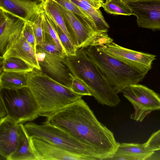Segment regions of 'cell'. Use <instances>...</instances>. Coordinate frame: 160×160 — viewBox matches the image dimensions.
<instances>
[{"instance_id":"6da1fadb","label":"cell","mask_w":160,"mask_h":160,"mask_svg":"<svg viewBox=\"0 0 160 160\" xmlns=\"http://www.w3.org/2000/svg\"><path fill=\"white\" fill-rule=\"evenodd\" d=\"M44 122L62 130L89 147L99 160H110L120 144L82 98L54 112Z\"/></svg>"},{"instance_id":"7a4b0ae2","label":"cell","mask_w":160,"mask_h":160,"mask_svg":"<svg viewBox=\"0 0 160 160\" xmlns=\"http://www.w3.org/2000/svg\"><path fill=\"white\" fill-rule=\"evenodd\" d=\"M28 87L38 105L40 116L47 117L83 96L55 81L41 70L26 73Z\"/></svg>"},{"instance_id":"3957f363","label":"cell","mask_w":160,"mask_h":160,"mask_svg":"<svg viewBox=\"0 0 160 160\" xmlns=\"http://www.w3.org/2000/svg\"><path fill=\"white\" fill-rule=\"evenodd\" d=\"M84 50L117 94L126 87L141 82L151 69L142 64L119 60L102 50L98 46H90Z\"/></svg>"},{"instance_id":"277c9868","label":"cell","mask_w":160,"mask_h":160,"mask_svg":"<svg viewBox=\"0 0 160 160\" xmlns=\"http://www.w3.org/2000/svg\"><path fill=\"white\" fill-rule=\"evenodd\" d=\"M63 61L74 76L82 79L88 86L98 102L102 105L116 106L121 101L116 92L97 66L80 48L75 56L68 55Z\"/></svg>"},{"instance_id":"5b68a950","label":"cell","mask_w":160,"mask_h":160,"mask_svg":"<svg viewBox=\"0 0 160 160\" xmlns=\"http://www.w3.org/2000/svg\"><path fill=\"white\" fill-rule=\"evenodd\" d=\"M29 138H36L57 146L87 160H99L89 147L62 130L46 123L29 122L24 125Z\"/></svg>"},{"instance_id":"8992f818","label":"cell","mask_w":160,"mask_h":160,"mask_svg":"<svg viewBox=\"0 0 160 160\" xmlns=\"http://www.w3.org/2000/svg\"><path fill=\"white\" fill-rule=\"evenodd\" d=\"M0 98L7 116L16 123L32 121L40 116L38 104L28 87L0 89Z\"/></svg>"},{"instance_id":"52a82bcc","label":"cell","mask_w":160,"mask_h":160,"mask_svg":"<svg viewBox=\"0 0 160 160\" xmlns=\"http://www.w3.org/2000/svg\"><path fill=\"white\" fill-rule=\"evenodd\" d=\"M122 92L134 107V112L130 115L132 119L141 122L152 112L160 110V96L144 85H131Z\"/></svg>"},{"instance_id":"ba28073f","label":"cell","mask_w":160,"mask_h":160,"mask_svg":"<svg viewBox=\"0 0 160 160\" xmlns=\"http://www.w3.org/2000/svg\"><path fill=\"white\" fill-rule=\"evenodd\" d=\"M37 58L41 70L51 78L70 88L72 75L61 56L48 52L37 46Z\"/></svg>"},{"instance_id":"9c48e42d","label":"cell","mask_w":160,"mask_h":160,"mask_svg":"<svg viewBox=\"0 0 160 160\" xmlns=\"http://www.w3.org/2000/svg\"><path fill=\"white\" fill-rule=\"evenodd\" d=\"M139 27L160 30V0H138L127 3Z\"/></svg>"},{"instance_id":"30bf717a","label":"cell","mask_w":160,"mask_h":160,"mask_svg":"<svg viewBox=\"0 0 160 160\" xmlns=\"http://www.w3.org/2000/svg\"><path fill=\"white\" fill-rule=\"evenodd\" d=\"M43 2L31 0H0V8L31 23L44 11Z\"/></svg>"},{"instance_id":"8fae6325","label":"cell","mask_w":160,"mask_h":160,"mask_svg":"<svg viewBox=\"0 0 160 160\" xmlns=\"http://www.w3.org/2000/svg\"><path fill=\"white\" fill-rule=\"evenodd\" d=\"M10 57L19 58L34 68L41 70L36 51L27 42L22 33L9 41L0 58Z\"/></svg>"},{"instance_id":"7c38bea8","label":"cell","mask_w":160,"mask_h":160,"mask_svg":"<svg viewBox=\"0 0 160 160\" xmlns=\"http://www.w3.org/2000/svg\"><path fill=\"white\" fill-rule=\"evenodd\" d=\"M32 149L37 160H87L57 146L36 138H29Z\"/></svg>"},{"instance_id":"4fadbf2b","label":"cell","mask_w":160,"mask_h":160,"mask_svg":"<svg viewBox=\"0 0 160 160\" xmlns=\"http://www.w3.org/2000/svg\"><path fill=\"white\" fill-rule=\"evenodd\" d=\"M98 46L112 56L128 63L140 64L151 68L156 59L155 55L126 48L113 42Z\"/></svg>"},{"instance_id":"5bb4252c","label":"cell","mask_w":160,"mask_h":160,"mask_svg":"<svg viewBox=\"0 0 160 160\" xmlns=\"http://www.w3.org/2000/svg\"><path fill=\"white\" fill-rule=\"evenodd\" d=\"M19 136V123L7 116L0 118V155L7 160L16 150Z\"/></svg>"},{"instance_id":"9a60e30c","label":"cell","mask_w":160,"mask_h":160,"mask_svg":"<svg viewBox=\"0 0 160 160\" xmlns=\"http://www.w3.org/2000/svg\"><path fill=\"white\" fill-rule=\"evenodd\" d=\"M25 21L0 9V51L3 54L9 41L22 33Z\"/></svg>"},{"instance_id":"2e32d148","label":"cell","mask_w":160,"mask_h":160,"mask_svg":"<svg viewBox=\"0 0 160 160\" xmlns=\"http://www.w3.org/2000/svg\"><path fill=\"white\" fill-rule=\"evenodd\" d=\"M19 136L18 144L16 150L7 160H37L32 149L29 138L25 129L23 123H19Z\"/></svg>"},{"instance_id":"e0dca14e","label":"cell","mask_w":160,"mask_h":160,"mask_svg":"<svg viewBox=\"0 0 160 160\" xmlns=\"http://www.w3.org/2000/svg\"><path fill=\"white\" fill-rule=\"evenodd\" d=\"M154 153L147 148L144 143H120L113 155H127L135 158L136 160L146 159Z\"/></svg>"},{"instance_id":"ac0fdd59","label":"cell","mask_w":160,"mask_h":160,"mask_svg":"<svg viewBox=\"0 0 160 160\" xmlns=\"http://www.w3.org/2000/svg\"><path fill=\"white\" fill-rule=\"evenodd\" d=\"M28 87L26 73L0 72V89L14 90Z\"/></svg>"},{"instance_id":"d6986e66","label":"cell","mask_w":160,"mask_h":160,"mask_svg":"<svg viewBox=\"0 0 160 160\" xmlns=\"http://www.w3.org/2000/svg\"><path fill=\"white\" fill-rule=\"evenodd\" d=\"M87 12L93 19L98 32H108L109 26L100 10L93 7L87 0H70Z\"/></svg>"},{"instance_id":"ffe728a7","label":"cell","mask_w":160,"mask_h":160,"mask_svg":"<svg viewBox=\"0 0 160 160\" xmlns=\"http://www.w3.org/2000/svg\"><path fill=\"white\" fill-rule=\"evenodd\" d=\"M43 6L46 14L58 24L74 45L58 3L54 0H46L43 2Z\"/></svg>"},{"instance_id":"44dd1931","label":"cell","mask_w":160,"mask_h":160,"mask_svg":"<svg viewBox=\"0 0 160 160\" xmlns=\"http://www.w3.org/2000/svg\"><path fill=\"white\" fill-rule=\"evenodd\" d=\"M0 65V72L27 73L34 68L22 60L14 57L1 58Z\"/></svg>"},{"instance_id":"7402d4cb","label":"cell","mask_w":160,"mask_h":160,"mask_svg":"<svg viewBox=\"0 0 160 160\" xmlns=\"http://www.w3.org/2000/svg\"><path fill=\"white\" fill-rule=\"evenodd\" d=\"M58 4L68 10L78 15L87 24L97 32L95 22L91 16L80 7L70 0H54Z\"/></svg>"},{"instance_id":"603a6c76","label":"cell","mask_w":160,"mask_h":160,"mask_svg":"<svg viewBox=\"0 0 160 160\" xmlns=\"http://www.w3.org/2000/svg\"><path fill=\"white\" fill-rule=\"evenodd\" d=\"M102 7L106 12L111 14L125 16L133 15L128 6L121 0H107L104 2Z\"/></svg>"},{"instance_id":"cb8c5ba5","label":"cell","mask_w":160,"mask_h":160,"mask_svg":"<svg viewBox=\"0 0 160 160\" xmlns=\"http://www.w3.org/2000/svg\"><path fill=\"white\" fill-rule=\"evenodd\" d=\"M41 16L43 32L48 34L52 38L63 58L68 56V55L60 40L56 32L44 10L41 13Z\"/></svg>"},{"instance_id":"d4e9b609","label":"cell","mask_w":160,"mask_h":160,"mask_svg":"<svg viewBox=\"0 0 160 160\" xmlns=\"http://www.w3.org/2000/svg\"><path fill=\"white\" fill-rule=\"evenodd\" d=\"M47 16L56 32L67 54L68 55H76L78 49L72 43L67 36L63 32L58 24L48 15Z\"/></svg>"},{"instance_id":"484cf974","label":"cell","mask_w":160,"mask_h":160,"mask_svg":"<svg viewBox=\"0 0 160 160\" xmlns=\"http://www.w3.org/2000/svg\"><path fill=\"white\" fill-rule=\"evenodd\" d=\"M70 88L75 93L83 96H92L91 91L86 83L80 78L73 75Z\"/></svg>"},{"instance_id":"4316f807","label":"cell","mask_w":160,"mask_h":160,"mask_svg":"<svg viewBox=\"0 0 160 160\" xmlns=\"http://www.w3.org/2000/svg\"><path fill=\"white\" fill-rule=\"evenodd\" d=\"M40 47L48 52L60 56L63 58L52 38L48 34L43 32L42 43Z\"/></svg>"},{"instance_id":"83f0119b","label":"cell","mask_w":160,"mask_h":160,"mask_svg":"<svg viewBox=\"0 0 160 160\" xmlns=\"http://www.w3.org/2000/svg\"><path fill=\"white\" fill-rule=\"evenodd\" d=\"M41 13L39 14L36 19L31 23L37 46H42L43 40Z\"/></svg>"},{"instance_id":"f1b7e54d","label":"cell","mask_w":160,"mask_h":160,"mask_svg":"<svg viewBox=\"0 0 160 160\" xmlns=\"http://www.w3.org/2000/svg\"><path fill=\"white\" fill-rule=\"evenodd\" d=\"M22 34L27 42L36 51L37 44L31 23L25 21Z\"/></svg>"},{"instance_id":"f546056e","label":"cell","mask_w":160,"mask_h":160,"mask_svg":"<svg viewBox=\"0 0 160 160\" xmlns=\"http://www.w3.org/2000/svg\"><path fill=\"white\" fill-rule=\"evenodd\" d=\"M145 144L147 148L152 151L160 150V129L152 133Z\"/></svg>"},{"instance_id":"4dcf8cb0","label":"cell","mask_w":160,"mask_h":160,"mask_svg":"<svg viewBox=\"0 0 160 160\" xmlns=\"http://www.w3.org/2000/svg\"><path fill=\"white\" fill-rule=\"evenodd\" d=\"M89 3L95 8L99 9L102 7L104 3L103 0H87Z\"/></svg>"},{"instance_id":"1f68e13d","label":"cell","mask_w":160,"mask_h":160,"mask_svg":"<svg viewBox=\"0 0 160 160\" xmlns=\"http://www.w3.org/2000/svg\"><path fill=\"white\" fill-rule=\"evenodd\" d=\"M122 1L126 3H128L129 2L136 1L138 0H121Z\"/></svg>"},{"instance_id":"d6a6232c","label":"cell","mask_w":160,"mask_h":160,"mask_svg":"<svg viewBox=\"0 0 160 160\" xmlns=\"http://www.w3.org/2000/svg\"><path fill=\"white\" fill-rule=\"evenodd\" d=\"M39 0L41 2H44L46 0Z\"/></svg>"}]
</instances>
